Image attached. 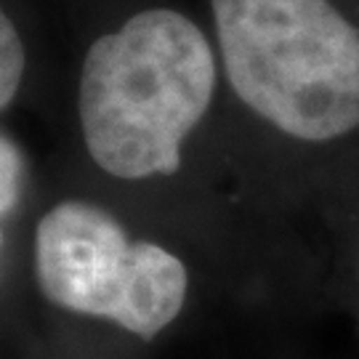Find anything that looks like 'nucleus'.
Instances as JSON below:
<instances>
[{
	"mask_svg": "<svg viewBox=\"0 0 359 359\" xmlns=\"http://www.w3.org/2000/svg\"><path fill=\"white\" fill-rule=\"evenodd\" d=\"M357 280H359V250H357Z\"/></svg>",
	"mask_w": 359,
	"mask_h": 359,
	"instance_id": "6",
	"label": "nucleus"
},
{
	"mask_svg": "<svg viewBox=\"0 0 359 359\" xmlns=\"http://www.w3.org/2000/svg\"><path fill=\"white\" fill-rule=\"evenodd\" d=\"M48 83V51L29 0H0V117L38 102Z\"/></svg>",
	"mask_w": 359,
	"mask_h": 359,
	"instance_id": "4",
	"label": "nucleus"
},
{
	"mask_svg": "<svg viewBox=\"0 0 359 359\" xmlns=\"http://www.w3.org/2000/svg\"><path fill=\"white\" fill-rule=\"evenodd\" d=\"M237 128L301 152L359 139V0H203Z\"/></svg>",
	"mask_w": 359,
	"mask_h": 359,
	"instance_id": "2",
	"label": "nucleus"
},
{
	"mask_svg": "<svg viewBox=\"0 0 359 359\" xmlns=\"http://www.w3.org/2000/svg\"><path fill=\"white\" fill-rule=\"evenodd\" d=\"M187 240L80 181L40 194L27 231L38 295L83 320L149 344L181 320L192 295Z\"/></svg>",
	"mask_w": 359,
	"mask_h": 359,
	"instance_id": "3",
	"label": "nucleus"
},
{
	"mask_svg": "<svg viewBox=\"0 0 359 359\" xmlns=\"http://www.w3.org/2000/svg\"><path fill=\"white\" fill-rule=\"evenodd\" d=\"M69 96L80 184L187 243H218V210L243 208L248 176L200 8H109L77 48Z\"/></svg>",
	"mask_w": 359,
	"mask_h": 359,
	"instance_id": "1",
	"label": "nucleus"
},
{
	"mask_svg": "<svg viewBox=\"0 0 359 359\" xmlns=\"http://www.w3.org/2000/svg\"><path fill=\"white\" fill-rule=\"evenodd\" d=\"M40 192L27 147L0 126V261L16 245L27 248V231Z\"/></svg>",
	"mask_w": 359,
	"mask_h": 359,
	"instance_id": "5",
	"label": "nucleus"
}]
</instances>
